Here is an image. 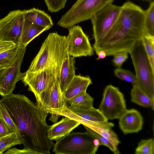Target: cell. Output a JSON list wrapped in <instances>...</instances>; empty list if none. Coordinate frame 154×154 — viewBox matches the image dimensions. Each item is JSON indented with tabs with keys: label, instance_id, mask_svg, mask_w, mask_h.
I'll return each instance as SVG.
<instances>
[{
	"label": "cell",
	"instance_id": "cell-1",
	"mask_svg": "<svg viewBox=\"0 0 154 154\" xmlns=\"http://www.w3.org/2000/svg\"><path fill=\"white\" fill-rule=\"evenodd\" d=\"M0 103L6 109L17 128L24 149L33 154H50L53 141L48 137V114L20 94L3 97Z\"/></svg>",
	"mask_w": 154,
	"mask_h": 154
},
{
	"label": "cell",
	"instance_id": "cell-2",
	"mask_svg": "<svg viewBox=\"0 0 154 154\" xmlns=\"http://www.w3.org/2000/svg\"><path fill=\"white\" fill-rule=\"evenodd\" d=\"M115 24L101 42L93 47L97 54L104 51L107 56L121 51L129 53L143 34L145 12L141 7L128 1L121 6Z\"/></svg>",
	"mask_w": 154,
	"mask_h": 154
},
{
	"label": "cell",
	"instance_id": "cell-3",
	"mask_svg": "<svg viewBox=\"0 0 154 154\" xmlns=\"http://www.w3.org/2000/svg\"><path fill=\"white\" fill-rule=\"evenodd\" d=\"M69 133L57 141L53 151L57 154H95L100 146L88 130Z\"/></svg>",
	"mask_w": 154,
	"mask_h": 154
},
{
	"label": "cell",
	"instance_id": "cell-4",
	"mask_svg": "<svg viewBox=\"0 0 154 154\" xmlns=\"http://www.w3.org/2000/svg\"><path fill=\"white\" fill-rule=\"evenodd\" d=\"M129 53L135 70L138 86L148 95L154 98V69L141 39L135 43Z\"/></svg>",
	"mask_w": 154,
	"mask_h": 154
},
{
	"label": "cell",
	"instance_id": "cell-5",
	"mask_svg": "<svg viewBox=\"0 0 154 154\" xmlns=\"http://www.w3.org/2000/svg\"><path fill=\"white\" fill-rule=\"evenodd\" d=\"M115 0H77L61 17L58 26L68 28L90 19L105 6Z\"/></svg>",
	"mask_w": 154,
	"mask_h": 154
},
{
	"label": "cell",
	"instance_id": "cell-6",
	"mask_svg": "<svg viewBox=\"0 0 154 154\" xmlns=\"http://www.w3.org/2000/svg\"><path fill=\"white\" fill-rule=\"evenodd\" d=\"M36 105L50 114L49 120L57 122L67 108V102L61 90L58 78L56 77L48 88L38 97L35 98Z\"/></svg>",
	"mask_w": 154,
	"mask_h": 154
},
{
	"label": "cell",
	"instance_id": "cell-7",
	"mask_svg": "<svg viewBox=\"0 0 154 154\" xmlns=\"http://www.w3.org/2000/svg\"><path fill=\"white\" fill-rule=\"evenodd\" d=\"M121 8V6L110 3L96 13L91 18L94 40L93 47L101 42L114 26Z\"/></svg>",
	"mask_w": 154,
	"mask_h": 154
},
{
	"label": "cell",
	"instance_id": "cell-8",
	"mask_svg": "<svg viewBox=\"0 0 154 154\" xmlns=\"http://www.w3.org/2000/svg\"><path fill=\"white\" fill-rule=\"evenodd\" d=\"M98 109L108 120L119 118L127 109L124 95L118 88L111 85L106 87Z\"/></svg>",
	"mask_w": 154,
	"mask_h": 154
},
{
	"label": "cell",
	"instance_id": "cell-9",
	"mask_svg": "<svg viewBox=\"0 0 154 154\" xmlns=\"http://www.w3.org/2000/svg\"><path fill=\"white\" fill-rule=\"evenodd\" d=\"M24 21L23 10L10 11L0 19V40L20 45V38Z\"/></svg>",
	"mask_w": 154,
	"mask_h": 154
},
{
	"label": "cell",
	"instance_id": "cell-10",
	"mask_svg": "<svg viewBox=\"0 0 154 154\" xmlns=\"http://www.w3.org/2000/svg\"><path fill=\"white\" fill-rule=\"evenodd\" d=\"M26 47L19 46L17 56L11 65L2 69L0 74V95L3 97L12 93L16 84L20 80L21 72L20 67L25 54Z\"/></svg>",
	"mask_w": 154,
	"mask_h": 154
},
{
	"label": "cell",
	"instance_id": "cell-11",
	"mask_svg": "<svg viewBox=\"0 0 154 154\" xmlns=\"http://www.w3.org/2000/svg\"><path fill=\"white\" fill-rule=\"evenodd\" d=\"M68 29L69 33L66 38L69 55L75 58L93 55L94 54L93 48L88 36L84 33L82 27L75 25Z\"/></svg>",
	"mask_w": 154,
	"mask_h": 154
},
{
	"label": "cell",
	"instance_id": "cell-12",
	"mask_svg": "<svg viewBox=\"0 0 154 154\" xmlns=\"http://www.w3.org/2000/svg\"><path fill=\"white\" fill-rule=\"evenodd\" d=\"M54 55L53 32L50 33L43 42L39 51L26 72L33 73L47 69L51 70L53 74Z\"/></svg>",
	"mask_w": 154,
	"mask_h": 154
},
{
	"label": "cell",
	"instance_id": "cell-13",
	"mask_svg": "<svg viewBox=\"0 0 154 154\" xmlns=\"http://www.w3.org/2000/svg\"><path fill=\"white\" fill-rule=\"evenodd\" d=\"M56 77L51 70L46 69L35 72L21 73L20 80L25 86H28V91L32 92L36 98L48 88Z\"/></svg>",
	"mask_w": 154,
	"mask_h": 154
},
{
	"label": "cell",
	"instance_id": "cell-14",
	"mask_svg": "<svg viewBox=\"0 0 154 154\" xmlns=\"http://www.w3.org/2000/svg\"><path fill=\"white\" fill-rule=\"evenodd\" d=\"M76 120L83 125L89 127L98 124L104 123L108 120L98 109L94 107L88 108H80L70 106L63 115Z\"/></svg>",
	"mask_w": 154,
	"mask_h": 154
},
{
	"label": "cell",
	"instance_id": "cell-15",
	"mask_svg": "<svg viewBox=\"0 0 154 154\" xmlns=\"http://www.w3.org/2000/svg\"><path fill=\"white\" fill-rule=\"evenodd\" d=\"M119 119V126L124 134L137 133L142 128L143 118L135 109H127Z\"/></svg>",
	"mask_w": 154,
	"mask_h": 154
},
{
	"label": "cell",
	"instance_id": "cell-16",
	"mask_svg": "<svg viewBox=\"0 0 154 154\" xmlns=\"http://www.w3.org/2000/svg\"><path fill=\"white\" fill-rule=\"evenodd\" d=\"M60 121L50 126L47 136L51 140L57 141L70 133L81 123L75 119L64 116Z\"/></svg>",
	"mask_w": 154,
	"mask_h": 154
},
{
	"label": "cell",
	"instance_id": "cell-17",
	"mask_svg": "<svg viewBox=\"0 0 154 154\" xmlns=\"http://www.w3.org/2000/svg\"><path fill=\"white\" fill-rule=\"evenodd\" d=\"M92 84L90 76L75 75L63 94L65 100L68 102L81 92L86 91L88 86Z\"/></svg>",
	"mask_w": 154,
	"mask_h": 154
},
{
	"label": "cell",
	"instance_id": "cell-18",
	"mask_svg": "<svg viewBox=\"0 0 154 154\" xmlns=\"http://www.w3.org/2000/svg\"><path fill=\"white\" fill-rule=\"evenodd\" d=\"M75 58L69 55L65 58L63 63L58 80L63 94L75 75Z\"/></svg>",
	"mask_w": 154,
	"mask_h": 154
},
{
	"label": "cell",
	"instance_id": "cell-19",
	"mask_svg": "<svg viewBox=\"0 0 154 154\" xmlns=\"http://www.w3.org/2000/svg\"><path fill=\"white\" fill-rule=\"evenodd\" d=\"M23 11L25 20L38 26L50 28L53 25L51 16L43 10L33 8Z\"/></svg>",
	"mask_w": 154,
	"mask_h": 154
},
{
	"label": "cell",
	"instance_id": "cell-20",
	"mask_svg": "<svg viewBox=\"0 0 154 154\" xmlns=\"http://www.w3.org/2000/svg\"><path fill=\"white\" fill-rule=\"evenodd\" d=\"M50 29L38 26L24 19L20 38V45L27 47L34 38Z\"/></svg>",
	"mask_w": 154,
	"mask_h": 154
},
{
	"label": "cell",
	"instance_id": "cell-21",
	"mask_svg": "<svg viewBox=\"0 0 154 154\" xmlns=\"http://www.w3.org/2000/svg\"><path fill=\"white\" fill-rule=\"evenodd\" d=\"M130 95L132 102L143 107H150L154 110V98L146 94L138 86H132Z\"/></svg>",
	"mask_w": 154,
	"mask_h": 154
},
{
	"label": "cell",
	"instance_id": "cell-22",
	"mask_svg": "<svg viewBox=\"0 0 154 154\" xmlns=\"http://www.w3.org/2000/svg\"><path fill=\"white\" fill-rule=\"evenodd\" d=\"M93 101L94 98L86 91H85L77 94L68 102L71 106L80 108H88L94 107Z\"/></svg>",
	"mask_w": 154,
	"mask_h": 154
},
{
	"label": "cell",
	"instance_id": "cell-23",
	"mask_svg": "<svg viewBox=\"0 0 154 154\" xmlns=\"http://www.w3.org/2000/svg\"><path fill=\"white\" fill-rule=\"evenodd\" d=\"M18 131L11 132L0 137V154L9 148L17 145L22 144Z\"/></svg>",
	"mask_w": 154,
	"mask_h": 154
},
{
	"label": "cell",
	"instance_id": "cell-24",
	"mask_svg": "<svg viewBox=\"0 0 154 154\" xmlns=\"http://www.w3.org/2000/svg\"><path fill=\"white\" fill-rule=\"evenodd\" d=\"M20 46L15 45L0 53V70L9 66L14 60Z\"/></svg>",
	"mask_w": 154,
	"mask_h": 154
},
{
	"label": "cell",
	"instance_id": "cell-25",
	"mask_svg": "<svg viewBox=\"0 0 154 154\" xmlns=\"http://www.w3.org/2000/svg\"><path fill=\"white\" fill-rule=\"evenodd\" d=\"M143 33L154 36V2H151L148 8L144 11Z\"/></svg>",
	"mask_w": 154,
	"mask_h": 154
},
{
	"label": "cell",
	"instance_id": "cell-26",
	"mask_svg": "<svg viewBox=\"0 0 154 154\" xmlns=\"http://www.w3.org/2000/svg\"><path fill=\"white\" fill-rule=\"evenodd\" d=\"M90 128L105 137L117 146H118L120 143L117 135L110 127L104 126H97L93 127Z\"/></svg>",
	"mask_w": 154,
	"mask_h": 154
},
{
	"label": "cell",
	"instance_id": "cell-27",
	"mask_svg": "<svg viewBox=\"0 0 154 154\" xmlns=\"http://www.w3.org/2000/svg\"><path fill=\"white\" fill-rule=\"evenodd\" d=\"M141 39L152 67L154 69V36L143 33Z\"/></svg>",
	"mask_w": 154,
	"mask_h": 154
},
{
	"label": "cell",
	"instance_id": "cell-28",
	"mask_svg": "<svg viewBox=\"0 0 154 154\" xmlns=\"http://www.w3.org/2000/svg\"><path fill=\"white\" fill-rule=\"evenodd\" d=\"M154 141L153 138L140 140L135 150V154H153Z\"/></svg>",
	"mask_w": 154,
	"mask_h": 154
},
{
	"label": "cell",
	"instance_id": "cell-29",
	"mask_svg": "<svg viewBox=\"0 0 154 154\" xmlns=\"http://www.w3.org/2000/svg\"><path fill=\"white\" fill-rule=\"evenodd\" d=\"M114 72L116 76L120 79L131 83L132 86H138L136 76L130 71L117 68Z\"/></svg>",
	"mask_w": 154,
	"mask_h": 154
},
{
	"label": "cell",
	"instance_id": "cell-30",
	"mask_svg": "<svg viewBox=\"0 0 154 154\" xmlns=\"http://www.w3.org/2000/svg\"><path fill=\"white\" fill-rule=\"evenodd\" d=\"M87 128L93 136L99 142L100 145H103L108 147L112 152L115 154H119L120 152L118 146L115 145L105 137L97 133L92 129L85 125H83Z\"/></svg>",
	"mask_w": 154,
	"mask_h": 154
},
{
	"label": "cell",
	"instance_id": "cell-31",
	"mask_svg": "<svg viewBox=\"0 0 154 154\" xmlns=\"http://www.w3.org/2000/svg\"><path fill=\"white\" fill-rule=\"evenodd\" d=\"M48 10L56 13L63 9L67 0H44Z\"/></svg>",
	"mask_w": 154,
	"mask_h": 154
},
{
	"label": "cell",
	"instance_id": "cell-32",
	"mask_svg": "<svg viewBox=\"0 0 154 154\" xmlns=\"http://www.w3.org/2000/svg\"><path fill=\"white\" fill-rule=\"evenodd\" d=\"M0 117L5 121L11 133L18 131L17 128L10 116L5 108L0 103Z\"/></svg>",
	"mask_w": 154,
	"mask_h": 154
},
{
	"label": "cell",
	"instance_id": "cell-33",
	"mask_svg": "<svg viewBox=\"0 0 154 154\" xmlns=\"http://www.w3.org/2000/svg\"><path fill=\"white\" fill-rule=\"evenodd\" d=\"M112 60L114 65L117 68H121L128 57V53L125 51L118 52L113 55Z\"/></svg>",
	"mask_w": 154,
	"mask_h": 154
},
{
	"label": "cell",
	"instance_id": "cell-34",
	"mask_svg": "<svg viewBox=\"0 0 154 154\" xmlns=\"http://www.w3.org/2000/svg\"><path fill=\"white\" fill-rule=\"evenodd\" d=\"M11 133L10 130L4 120L0 118V137L5 136Z\"/></svg>",
	"mask_w": 154,
	"mask_h": 154
},
{
	"label": "cell",
	"instance_id": "cell-35",
	"mask_svg": "<svg viewBox=\"0 0 154 154\" xmlns=\"http://www.w3.org/2000/svg\"><path fill=\"white\" fill-rule=\"evenodd\" d=\"M5 154H33V153L31 151L23 148V149H18L15 147L11 149H8Z\"/></svg>",
	"mask_w": 154,
	"mask_h": 154
},
{
	"label": "cell",
	"instance_id": "cell-36",
	"mask_svg": "<svg viewBox=\"0 0 154 154\" xmlns=\"http://www.w3.org/2000/svg\"><path fill=\"white\" fill-rule=\"evenodd\" d=\"M15 45L11 42L0 40V53L11 48Z\"/></svg>",
	"mask_w": 154,
	"mask_h": 154
},
{
	"label": "cell",
	"instance_id": "cell-37",
	"mask_svg": "<svg viewBox=\"0 0 154 154\" xmlns=\"http://www.w3.org/2000/svg\"><path fill=\"white\" fill-rule=\"evenodd\" d=\"M97 55V57L96 59L98 60L100 59H104L107 56L106 53L102 50L99 51Z\"/></svg>",
	"mask_w": 154,
	"mask_h": 154
},
{
	"label": "cell",
	"instance_id": "cell-38",
	"mask_svg": "<svg viewBox=\"0 0 154 154\" xmlns=\"http://www.w3.org/2000/svg\"><path fill=\"white\" fill-rule=\"evenodd\" d=\"M144 0V1H149L150 0Z\"/></svg>",
	"mask_w": 154,
	"mask_h": 154
},
{
	"label": "cell",
	"instance_id": "cell-39",
	"mask_svg": "<svg viewBox=\"0 0 154 154\" xmlns=\"http://www.w3.org/2000/svg\"><path fill=\"white\" fill-rule=\"evenodd\" d=\"M2 70H0V73H1V71Z\"/></svg>",
	"mask_w": 154,
	"mask_h": 154
},
{
	"label": "cell",
	"instance_id": "cell-40",
	"mask_svg": "<svg viewBox=\"0 0 154 154\" xmlns=\"http://www.w3.org/2000/svg\"></svg>",
	"mask_w": 154,
	"mask_h": 154
}]
</instances>
